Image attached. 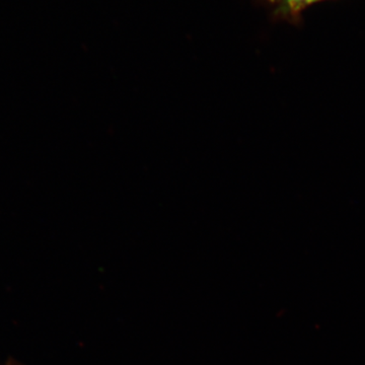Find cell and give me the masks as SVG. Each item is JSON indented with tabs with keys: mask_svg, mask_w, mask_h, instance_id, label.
Returning a JSON list of instances; mask_svg holds the SVG:
<instances>
[{
	"mask_svg": "<svg viewBox=\"0 0 365 365\" xmlns=\"http://www.w3.org/2000/svg\"><path fill=\"white\" fill-rule=\"evenodd\" d=\"M324 0H278L276 2V14L283 19L299 18V14L312 4Z\"/></svg>",
	"mask_w": 365,
	"mask_h": 365,
	"instance_id": "6da1fadb",
	"label": "cell"
},
{
	"mask_svg": "<svg viewBox=\"0 0 365 365\" xmlns=\"http://www.w3.org/2000/svg\"><path fill=\"white\" fill-rule=\"evenodd\" d=\"M266 1L270 2V4H276L278 0H266Z\"/></svg>",
	"mask_w": 365,
	"mask_h": 365,
	"instance_id": "7a4b0ae2",
	"label": "cell"
}]
</instances>
